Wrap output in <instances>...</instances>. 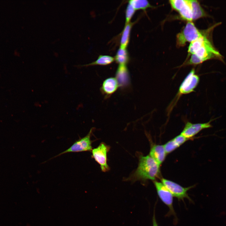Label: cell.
<instances>
[{
    "instance_id": "10",
    "label": "cell",
    "mask_w": 226,
    "mask_h": 226,
    "mask_svg": "<svg viewBox=\"0 0 226 226\" xmlns=\"http://www.w3.org/2000/svg\"><path fill=\"white\" fill-rule=\"evenodd\" d=\"M119 87L116 78L110 77L103 82L100 90L106 97H108L114 93Z\"/></svg>"
},
{
    "instance_id": "1",
    "label": "cell",
    "mask_w": 226,
    "mask_h": 226,
    "mask_svg": "<svg viewBox=\"0 0 226 226\" xmlns=\"http://www.w3.org/2000/svg\"><path fill=\"white\" fill-rule=\"evenodd\" d=\"M159 166L149 155H140L137 169L126 180L134 182L137 180L145 181L148 180H154L159 176Z\"/></svg>"
},
{
    "instance_id": "9",
    "label": "cell",
    "mask_w": 226,
    "mask_h": 226,
    "mask_svg": "<svg viewBox=\"0 0 226 226\" xmlns=\"http://www.w3.org/2000/svg\"><path fill=\"white\" fill-rule=\"evenodd\" d=\"M212 121L202 123H192L187 122L180 134L187 139L191 138L202 130L211 127V122Z\"/></svg>"
},
{
    "instance_id": "12",
    "label": "cell",
    "mask_w": 226,
    "mask_h": 226,
    "mask_svg": "<svg viewBox=\"0 0 226 226\" xmlns=\"http://www.w3.org/2000/svg\"><path fill=\"white\" fill-rule=\"evenodd\" d=\"M166 154L164 145L155 144L151 147L149 155L160 165L164 160Z\"/></svg>"
},
{
    "instance_id": "4",
    "label": "cell",
    "mask_w": 226,
    "mask_h": 226,
    "mask_svg": "<svg viewBox=\"0 0 226 226\" xmlns=\"http://www.w3.org/2000/svg\"><path fill=\"white\" fill-rule=\"evenodd\" d=\"M110 149L109 146L102 142L91 151L92 158L99 164L101 171L103 172L108 171L110 169L107 162V154Z\"/></svg>"
},
{
    "instance_id": "8",
    "label": "cell",
    "mask_w": 226,
    "mask_h": 226,
    "mask_svg": "<svg viewBox=\"0 0 226 226\" xmlns=\"http://www.w3.org/2000/svg\"><path fill=\"white\" fill-rule=\"evenodd\" d=\"M199 76L195 73L194 69H192L181 84L178 94H187L194 91L199 81Z\"/></svg>"
},
{
    "instance_id": "23",
    "label": "cell",
    "mask_w": 226,
    "mask_h": 226,
    "mask_svg": "<svg viewBox=\"0 0 226 226\" xmlns=\"http://www.w3.org/2000/svg\"><path fill=\"white\" fill-rule=\"evenodd\" d=\"M153 226H159L157 223V222L156 221V219L154 210L153 216Z\"/></svg>"
},
{
    "instance_id": "17",
    "label": "cell",
    "mask_w": 226,
    "mask_h": 226,
    "mask_svg": "<svg viewBox=\"0 0 226 226\" xmlns=\"http://www.w3.org/2000/svg\"><path fill=\"white\" fill-rule=\"evenodd\" d=\"M178 12L183 19L188 21H192L193 20L192 13L190 0H186L185 4Z\"/></svg>"
},
{
    "instance_id": "13",
    "label": "cell",
    "mask_w": 226,
    "mask_h": 226,
    "mask_svg": "<svg viewBox=\"0 0 226 226\" xmlns=\"http://www.w3.org/2000/svg\"><path fill=\"white\" fill-rule=\"evenodd\" d=\"M188 139L180 134L177 136L164 145L166 153L171 152Z\"/></svg>"
},
{
    "instance_id": "2",
    "label": "cell",
    "mask_w": 226,
    "mask_h": 226,
    "mask_svg": "<svg viewBox=\"0 0 226 226\" xmlns=\"http://www.w3.org/2000/svg\"><path fill=\"white\" fill-rule=\"evenodd\" d=\"M211 59L223 60V57L206 36L200 47L195 54L191 55L187 63L188 65H197Z\"/></svg>"
},
{
    "instance_id": "18",
    "label": "cell",
    "mask_w": 226,
    "mask_h": 226,
    "mask_svg": "<svg viewBox=\"0 0 226 226\" xmlns=\"http://www.w3.org/2000/svg\"><path fill=\"white\" fill-rule=\"evenodd\" d=\"M114 61V58L111 56L108 55H100L98 57L97 59L95 61L85 66L107 65L111 63Z\"/></svg>"
},
{
    "instance_id": "6",
    "label": "cell",
    "mask_w": 226,
    "mask_h": 226,
    "mask_svg": "<svg viewBox=\"0 0 226 226\" xmlns=\"http://www.w3.org/2000/svg\"><path fill=\"white\" fill-rule=\"evenodd\" d=\"M154 184L159 197L169 208L168 215H173L177 219L173 206V196L172 194L162 182L154 181Z\"/></svg>"
},
{
    "instance_id": "21",
    "label": "cell",
    "mask_w": 226,
    "mask_h": 226,
    "mask_svg": "<svg viewBox=\"0 0 226 226\" xmlns=\"http://www.w3.org/2000/svg\"><path fill=\"white\" fill-rule=\"evenodd\" d=\"M136 10L133 7L128 3L126 10L125 24L129 23L130 20L134 14Z\"/></svg>"
},
{
    "instance_id": "7",
    "label": "cell",
    "mask_w": 226,
    "mask_h": 226,
    "mask_svg": "<svg viewBox=\"0 0 226 226\" xmlns=\"http://www.w3.org/2000/svg\"><path fill=\"white\" fill-rule=\"evenodd\" d=\"M161 181L173 196L177 198L179 200H183L184 198H186L190 201H192L187 192L193 186L184 187L174 182L164 178L161 179Z\"/></svg>"
},
{
    "instance_id": "14",
    "label": "cell",
    "mask_w": 226,
    "mask_h": 226,
    "mask_svg": "<svg viewBox=\"0 0 226 226\" xmlns=\"http://www.w3.org/2000/svg\"><path fill=\"white\" fill-rule=\"evenodd\" d=\"M193 20L206 17V13L196 0H190Z\"/></svg>"
},
{
    "instance_id": "16",
    "label": "cell",
    "mask_w": 226,
    "mask_h": 226,
    "mask_svg": "<svg viewBox=\"0 0 226 226\" xmlns=\"http://www.w3.org/2000/svg\"><path fill=\"white\" fill-rule=\"evenodd\" d=\"M114 59L119 65H126L129 60L128 53L126 49L120 47L118 50Z\"/></svg>"
},
{
    "instance_id": "15",
    "label": "cell",
    "mask_w": 226,
    "mask_h": 226,
    "mask_svg": "<svg viewBox=\"0 0 226 226\" xmlns=\"http://www.w3.org/2000/svg\"><path fill=\"white\" fill-rule=\"evenodd\" d=\"M133 23L130 22L125 24L123 30L120 41V47L126 49L129 41L130 32Z\"/></svg>"
},
{
    "instance_id": "5",
    "label": "cell",
    "mask_w": 226,
    "mask_h": 226,
    "mask_svg": "<svg viewBox=\"0 0 226 226\" xmlns=\"http://www.w3.org/2000/svg\"><path fill=\"white\" fill-rule=\"evenodd\" d=\"M93 129V128H91L88 133L86 136L76 141L68 149L55 156L53 158L68 153L92 151V141L91 139V137Z\"/></svg>"
},
{
    "instance_id": "3",
    "label": "cell",
    "mask_w": 226,
    "mask_h": 226,
    "mask_svg": "<svg viewBox=\"0 0 226 226\" xmlns=\"http://www.w3.org/2000/svg\"><path fill=\"white\" fill-rule=\"evenodd\" d=\"M204 35L192 21H188L183 30L176 36V45L183 46L186 42L191 43Z\"/></svg>"
},
{
    "instance_id": "19",
    "label": "cell",
    "mask_w": 226,
    "mask_h": 226,
    "mask_svg": "<svg viewBox=\"0 0 226 226\" xmlns=\"http://www.w3.org/2000/svg\"><path fill=\"white\" fill-rule=\"evenodd\" d=\"M128 3L131 4L136 10L142 9L145 10L149 7H151L148 2L146 0H130Z\"/></svg>"
},
{
    "instance_id": "11",
    "label": "cell",
    "mask_w": 226,
    "mask_h": 226,
    "mask_svg": "<svg viewBox=\"0 0 226 226\" xmlns=\"http://www.w3.org/2000/svg\"><path fill=\"white\" fill-rule=\"evenodd\" d=\"M119 86L126 87L130 83V78L126 65H119L116 73V78Z\"/></svg>"
},
{
    "instance_id": "22",
    "label": "cell",
    "mask_w": 226,
    "mask_h": 226,
    "mask_svg": "<svg viewBox=\"0 0 226 226\" xmlns=\"http://www.w3.org/2000/svg\"><path fill=\"white\" fill-rule=\"evenodd\" d=\"M170 3L172 7L175 10L179 11L184 6L186 3L185 0H171Z\"/></svg>"
},
{
    "instance_id": "20",
    "label": "cell",
    "mask_w": 226,
    "mask_h": 226,
    "mask_svg": "<svg viewBox=\"0 0 226 226\" xmlns=\"http://www.w3.org/2000/svg\"><path fill=\"white\" fill-rule=\"evenodd\" d=\"M204 35L196 40L191 42L189 46L188 52L191 55L194 54L201 45L204 37Z\"/></svg>"
}]
</instances>
